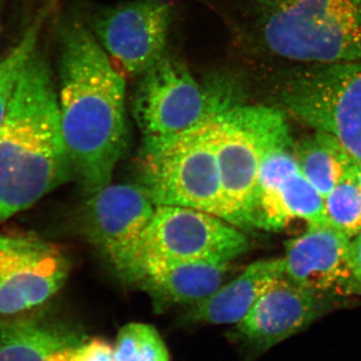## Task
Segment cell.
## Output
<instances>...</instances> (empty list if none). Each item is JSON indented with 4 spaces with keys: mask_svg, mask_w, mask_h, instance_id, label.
<instances>
[{
    "mask_svg": "<svg viewBox=\"0 0 361 361\" xmlns=\"http://www.w3.org/2000/svg\"><path fill=\"white\" fill-rule=\"evenodd\" d=\"M297 165L323 199L349 175V155L329 135H314L293 146Z\"/></svg>",
    "mask_w": 361,
    "mask_h": 361,
    "instance_id": "obj_18",
    "label": "cell"
},
{
    "mask_svg": "<svg viewBox=\"0 0 361 361\" xmlns=\"http://www.w3.org/2000/svg\"><path fill=\"white\" fill-rule=\"evenodd\" d=\"M172 8L160 0H135L99 11L92 30L116 70L140 78L168 51Z\"/></svg>",
    "mask_w": 361,
    "mask_h": 361,
    "instance_id": "obj_12",
    "label": "cell"
},
{
    "mask_svg": "<svg viewBox=\"0 0 361 361\" xmlns=\"http://www.w3.org/2000/svg\"><path fill=\"white\" fill-rule=\"evenodd\" d=\"M256 33L266 51L294 63L361 61V0L265 1Z\"/></svg>",
    "mask_w": 361,
    "mask_h": 361,
    "instance_id": "obj_3",
    "label": "cell"
},
{
    "mask_svg": "<svg viewBox=\"0 0 361 361\" xmlns=\"http://www.w3.org/2000/svg\"><path fill=\"white\" fill-rule=\"evenodd\" d=\"M156 205L140 184H109L89 195L82 213L84 234L121 279L134 266L137 246Z\"/></svg>",
    "mask_w": 361,
    "mask_h": 361,
    "instance_id": "obj_11",
    "label": "cell"
},
{
    "mask_svg": "<svg viewBox=\"0 0 361 361\" xmlns=\"http://www.w3.org/2000/svg\"><path fill=\"white\" fill-rule=\"evenodd\" d=\"M265 1H283V0H265Z\"/></svg>",
    "mask_w": 361,
    "mask_h": 361,
    "instance_id": "obj_26",
    "label": "cell"
},
{
    "mask_svg": "<svg viewBox=\"0 0 361 361\" xmlns=\"http://www.w3.org/2000/svg\"><path fill=\"white\" fill-rule=\"evenodd\" d=\"M280 109L361 161V61L299 66L274 80Z\"/></svg>",
    "mask_w": 361,
    "mask_h": 361,
    "instance_id": "obj_5",
    "label": "cell"
},
{
    "mask_svg": "<svg viewBox=\"0 0 361 361\" xmlns=\"http://www.w3.org/2000/svg\"><path fill=\"white\" fill-rule=\"evenodd\" d=\"M248 250L249 240L242 230L215 214L156 206L137 246L134 266L149 258L233 263Z\"/></svg>",
    "mask_w": 361,
    "mask_h": 361,
    "instance_id": "obj_9",
    "label": "cell"
},
{
    "mask_svg": "<svg viewBox=\"0 0 361 361\" xmlns=\"http://www.w3.org/2000/svg\"><path fill=\"white\" fill-rule=\"evenodd\" d=\"M71 177L58 87L37 47L0 126V222L27 210Z\"/></svg>",
    "mask_w": 361,
    "mask_h": 361,
    "instance_id": "obj_2",
    "label": "cell"
},
{
    "mask_svg": "<svg viewBox=\"0 0 361 361\" xmlns=\"http://www.w3.org/2000/svg\"><path fill=\"white\" fill-rule=\"evenodd\" d=\"M70 271V259L56 244L26 233L0 235V322L39 313Z\"/></svg>",
    "mask_w": 361,
    "mask_h": 361,
    "instance_id": "obj_8",
    "label": "cell"
},
{
    "mask_svg": "<svg viewBox=\"0 0 361 361\" xmlns=\"http://www.w3.org/2000/svg\"><path fill=\"white\" fill-rule=\"evenodd\" d=\"M342 298L304 288L284 274L235 325L233 337L254 355H261L344 305Z\"/></svg>",
    "mask_w": 361,
    "mask_h": 361,
    "instance_id": "obj_13",
    "label": "cell"
},
{
    "mask_svg": "<svg viewBox=\"0 0 361 361\" xmlns=\"http://www.w3.org/2000/svg\"><path fill=\"white\" fill-rule=\"evenodd\" d=\"M219 110L170 141L142 149L140 185L156 206L188 207L224 219L217 160Z\"/></svg>",
    "mask_w": 361,
    "mask_h": 361,
    "instance_id": "obj_4",
    "label": "cell"
},
{
    "mask_svg": "<svg viewBox=\"0 0 361 361\" xmlns=\"http://www.w3.org/2000/svg\"><path fill=\"white\" fill-rule=\"evenodd\" d=\"M350 295L361 296V231L350 241Z\"/></svg>",
    "mask_w": 361,
    "mask_h": 361,
    "instance_id": "obj_23",
    "label": "cell"
},
{
    "mask_svg": "<svg viewBox=\"0 0 361 361\" xmlns=\"http://www.w3.org/2000/svg\"><path fill=\"white\" fill-rule=\"evenodd\" d=\"M235 97L232 89H204L177 54L166 51L140 77L134 97L142 149L170 141L203 122Z\"/></svg>",
    "mask_w": 361,
    "mask_h": 361,
    "instance_id": "obj_7",
    "label": "cell"
},
{
    "mask_svg": "<svg viewBox=\"0 0 361 361\" xmlns=\"http://www.w3.org/2000/svg\"><path fill=\"white\" fill-rule=\"evenodd\" d=\"M82 337L35 315L0 322V361H70Z\"/></svg>",
    "mask_w": 361,
    "mask_h": 361,
    "instance_id": "obj_17",
    "label": "cell"
},
{
    "mask_svg": "<svg viewBox=\"0 0 361 361\" xmlns=\"http://www.w3.org/2000/svg\"><path fill=\"white\" fill-rule=\"evenodd\" d=\"M327 224L349 239L361 231V187L350 174L324 199Z\"/></svg>",
    "mask_w": 361,
    "mask_h": 361,
    "instance_id": "obj_20",
    "label": "cell"
},
{
    "mask_svg": "<svg viewBox=\"0 0 361 361\" xmlns=\"http://www.w3.org/2000/svg\"><path fill=\"white\" fill-rule=\"evenodd\" d=\"M233 263L149 258L139 261L123 280L146 292L157 307L205 300L228 281Z\"/></svg>",
    "mask_w": 361,
    "mask_h": 361,
    "instance_id": "obj_15",
    "label": "cell"
},
{
    "mask_svg": "<svg viewBox=\"0 0 361 361\" xmlns=\"http://www.w3.org/2000/svg\"><path fill=\"white\" fill-rule=\"evenodd\" d=\"M0 32H1V0H0Z\"/></svg>",
    "mask_w": 361,
    "mask_h": 361,
    "instance_id": "obj_25",
    "label": "cell"
},
{
    "mask_svg": "<svg viewBox=\"0 0 361 361\" xmlns=\"http://www.w3.org/2000/svg\"><path fill=\"white\" fill-rule=\"evenodd\" d=\"M59 40L61 132L73 178L89 196L111 184L127 148L125 77L82 21L66 23Z\"/></svg>",
    "mask_w": 361,
    "mask_h": 361,
    "instance_id": "obj_1",
    "label": "cell"
},
{
    "mask_svg": "<svg viewBox=\"0 0 361 361\" xmlns=\"http://www.w3.org/2000/svg\"><path fill=\"white\" fill-rule=\"evenodd\" d=\"M217 121L223 217L243 229L263 159L273 147L292 141L288 123L280 109L236 99L220 109Z\"/></svg>",
    "mask_w": 361,
    "mask_h": 361,
    "instance_id": "obj_6",
    "label": "cell"
},
{
    "mask_svg": "<svg viewBox=\"0 0 361 361\" xmlns=\"http://www.w3.org/2000/svg\"><path fill=\"white\" fill-rule=\"evenodd\" d=\"M114 361H170L158 330L146 323L133 322L118 331L114 344Z\"/></svg>",
    "mask_w": 361,
    "mask_h": 361,
    "instance_id": "obj_19",
    "label": "cell"
},
{
    "mask_svg": "<svg viewBox=\"0 0 361 361\" xmlns=\"http://www.w3.org/2000/svg\"><path fill=\"white\" fill-rule=\"evenodd\" d=\"M284 275L283 259H264L247 266L205 300L194 304L188 320L224 325L241 322L275 280Z\"/></svg>",
    "mask_w": 361,
    "mask_h": 361,
    "instance_id": "obj_16",
    "label": "cell"
},
{
    "mask_svg": "<svg viewBox=\"0 0 361 361\" xmlns=\"http://www.w3.org/2000/svg\"><path fill=\"white\" fill-rule=\"evenodd\" d=\"M349 174L355 178L361 187V161L355 160L350 156H349Z\"/></svg>",
    "mask_w": 361,
    "mask_h": 361,
    "instance_id": "obj_24",
    "label": "cell"
},
{
    "mask_svg": "<svg viewBox=\"0 0 361 361\" xmlns=\"http://www.w3.org/2000/svg\"><path fill=\"white\" fill-rule=\"evenodd\" d=\"M44 25V16L26 28L23 37L8 54L0 61V126L6 116L11 97L28 59L39 47L40 32Z\"/></svg>",
    "mask_w": 361,
    "mask_h": 361,
    "instance_id": "obj_21",
    "label": "cell"
},
{
    "mask_svg": "<svg viewBox=\"0 0 361 361\" xmlns=\"http://www.w3.org/2000/svg\"><path fill=\"white\" fill-rule=\"evenodd\" d=\"M350 241L329 224L307 226L285 246V276L318 293L350 296Z\"/></svg>",
    "mask_w": 361,
    "mask_h": 361,
    "instance_id": "obj_14",
    "label": "cell"
},
{
    "mask_svg": "<svg viewBox=\"0 0 361 361\" xmlns=\"http://www.w3.org/2000/svg\"><path fill=\"white\" fill-rule=\"evenodd\" d=\"M293 220L327 224L323 197L299 170L290 141L273 147L263 159L243 229L279 231Z\"/></svg>",
    "mask_w": 361,
    "mask_h": 361,
    "instance_id": "obj_10",
    "label": "cell"
},
{
    "mask_svg": "<svg viewBox=\"0 0 361 361\" xmlns=\"http://www.w3.org/2000/svg\"><path fill=\"white\" fill-rule=\"evenodd\" d=\"M70 361H114V346L99 337H85L75 344Z\"/></svg>",
    "mask_w": 361,
    "mask_h": 361,
    "instance_id": "obj_22",
    "label": "cell"
}]
</instances>
